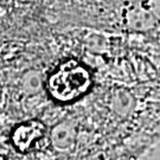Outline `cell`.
Listing matches in <instances>:
<instances>
[{"label": "cell", "instance_id": "obj_1", "mask_svg": "<svg viewBox=\"0 0 160 160\" xmlns=\"http://www.w3.org/2000/svg\"><path fill=\"white\" fill-rule=\"evenodd\" d=\"M90 86V72L75 59L61 64L48 81L49 92L59 102H71L78 98L89 90Z\"/></svg>", "mask_w": 160, "mask_h": 160}, {"label": "cell", "instance_id": "obj_2", "mask_svg": "<svg viewBox=\"0 0 160 160\" xmlns=\"http://www.w3.org/2000/svg\"><path fill=\"white\" fill-rule=\"evenodd\" d=\"M45 132V125L40 121L32 120L24 122L14 128L12 134V141L18 151L26 153L33 147L36 141L44 137Z\"/></svg>", "mask_w": 160, "mask_h": 160}, {"label": "cell", "instance_id": "obj_3", "mask_svg": "<svg viewBox=\"0 0 160 160\" xmlns=\"http://www.w3.org/2000/svg\"><path fill=\"white\" fill-rule=\"evenodd\" d=\"M0 160H6V159L4 158V157H1V155H0Z\"/></svg>", "mask_w": 160, "mask_h": 160}]
</instances>
